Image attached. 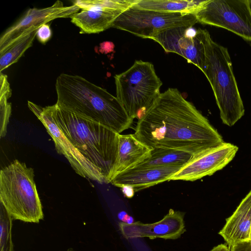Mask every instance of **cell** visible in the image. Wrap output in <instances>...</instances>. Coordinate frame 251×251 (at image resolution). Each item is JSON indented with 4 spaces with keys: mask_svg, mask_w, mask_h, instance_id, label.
<instances>
[{
    "mask_svg": "<svg viewBox=\"0 0 251 251\" xmlns=\"http://www.w3.org/2000/svg\"><path fill=\"white\" fill-rule=\"evenodd\" d=\"M193 156V154L183 151L155 148L151 150L150 157L137 166L181 168L186 164Z\"/></svg>",
    "mask_w": 251,
    "mask_h": 251,
    "instance_id": "d6986e66",
    "label": "cell"
},
{
    "mask_svg": "<svg viewBox=\"0 0 251 251\" xmlns=\"http://www.w3.org/2000/svg\"><path fill=\"white\" fill-rule=\"evenodd\" d=\"M251 4V0H250Z\"/></svg>",
    "mask_w": 251,
    "mask_h": 251,
    "instance_id": "f1b7e54d",
    "label": "cell"
},
{
    "mask_svg": "<svg viewBox=\"0 0 251 251\" xmlns=\"http://www.w3.org/2000/svg\"><path fill=\"white\" fill-rule=\"evenodd\" d=\"M206 30L193 26H180L168 29L151 38L165 52H174L184 57L202 71L205 60L204 40Z\"/></svg>",
    "mask_w": 251,
    "mask_h": 251,
    "instance_id": "7c38bea8",
    "label": "cell"
},
{
    "mask_svg": "<svg viewBox=\"0 0 251 251\" xmlns=\"http://www.w3.org/2000/svg\"><path fill=\"white\" fill-rule=\"evenodd\" d=\"M228 247L229 251H251V241L238 243Z\"/></svg>",
    "mask_w": 251,
    "mask_h": 251,
    "instance_id": "cb8c5ba5",
    "label": "cell"
},
{
    "mask_svg": "<svg viewBox=\"0 0 251 251\" xmlns=\"http://www.w3.org/2000/svg\"><path fill=\"white\" fill-rule=\"evenodd\" d=\"M152 149L138 140L133 134H119L117 158L106 183H110L118 174L134 168L149 158Z\"/></svg>",
    "mask_w": 251,
    "mask_h": 251,
    "instance_id": "2e32d148",
    "label": "cell"
},
{
    "mask_svg": "<svg viewBox=\"0 0 251 251\" xmlns=\"http://www.w3.org/2000/svg\"><path fill=\"white\" fill-rule=\"evenodd\" d=\"M34 171L15 160L0 173V201L13 220L39 223L44 219Z\"/></svg>",
    "mask_w": 251,
    "mask_h": 251,
    "instance_id": "5b68a950",
    "label": "cell"
},
{
    "mask_svg": "<svg viewBox=\"0 0 251 251\" xmlns=\"http://www.w3.org/2000/svg\"><path fill=\"white\" fill-rule=\"evenodd\" d=\"M1 203L0 204V251H14L12 240V220Z\"/></svg>",
    "mask_w": 251,
    "mask_h": 251,
    "instance_id": "7402d4cb",
    "label": "cell"
},
{
    "mask_svg": "<svg viewBox=\"0 0 251 251\" xmlns=\"http://www.w3.org/2000/svg\"><path fill=\"white\" fill-rule=\"evenodd\" d=\"M202 72L214 92L222 122L233 126L244 115L245 108L227 48L214 42L206 30Z\"/></svg>",
    "mask_w": 251,
    "mask_h": 251,
    "instance_id": "277c9868",
    "label": "cell"
},
{
    "mask_svg": "<svg viewBox=\"0 0 251 251\" xmlns=\"http://www.w3.org/2000/svg\"><path fill=\"white\" fill-rule=\"evenodd\" d=\"M0 137H2L6 134L11 113V104L8 100L11 96L12 91L7 75L2 73L0 74Z\"/></svg>",
    "mask_w": 251,
    "mask_h": 251,
    "instance_id": "44dd1931",
    "label": "cell"
},
{
    "mask_svg": "<svg viewBox=\"0 0 251 251\" xmlns=\"http://www.w3.org/2000/svg\"><path fill=\"white\" fill-rule=\"evenodd\" d=\"M210 251H229V248L226 244H222L214 247Z\"/></svg>",
    "mask_w": 251,
    "mask_h": 251,
    "instance_id": "4316f807",
    "label": "cell"
},
{
    "mask_svg": "<svg viewBox=\"0 0 251 251\" xmlns=\"http://www.w3.org/2000/svg\"><path fill=\"white\" fill-rule=\"evenodd\" d=\"M121 189L123 194L127 198H131L134 195L135 191L133 188L130 186H124Z\"/></svg>",
    "mask_w": 251,
    "mask_h": 251,
    "instance_id": "d4e9b609",
    "label": "cell"
},
{
    "mask_svg": "<svg viewBox=\"0 0 251 251\" xmlns=\"http://www.w3.org/2000/svg\"><path fill=\"white\" fill-rule=\"evenodd\" d=\"M27 103L52 138L57 152L66 157L75 171L83 177L105 183L100 171L82 155L57 126L48 106L43 107L29 101Z\"/></svg>",
    "mask_w": 251,
    "mask_h": 251,
    "instance_id": "30bf717a",
    "label": "cell"
},
{
    "mask_svg": "<svg viewBox=\"0 0 251 251\" xmlns=\"http://www.w3.org/2000/svg\"><path fill=\"white\" fill-rule=\"evenodd\" d=\"M219 234L228 246L251 241V190L226 219Z\"/></svg>",
    "mask_w": 251,
    "mask_h": 251,
    "instance_id": "e0dca14e",
    "label": "cell"
},
{
    "mask_svg": "<svg viewBox=\"0 0 251 251\" xmlns=\"http://www.w3.org/2000/svg\"><path fill=\"white\" fill-rule=\"evenodd\" d=\"M80 9L76 4L64 6L57 0L49 7L28 9L24 15L8 27L0 38V55L25 35L38 29L42 25L60 18H71Z\"/></svg>",
    "mask_w": 251,
    "mask_h": 251,
    "instance_id": "8fae6325",
    "label": "cell"
},
{
    "mask_svg": "<svg viewBox=\"0 0 251 251\" xmlns=\"http://www.w3.org/2000/svg\"><path fill=\"white\" fill-rule=\"evenodd\" d=\"M135 137L151 148L198 154L225 142L218 131L176 88L160 93L138 120Z\"/></svg>",
    "mask_w": 251,
    "mask_h": 251,
    "instance_id": "6da1fadb",
    "label": "cell"
},
{
    "mask_svg": "<svg viewBox=\"0 0 251 251\" xmlns=\"http://www.w3.org/2000/svg\"><path fill=\"white\" fill-rule=\"evenodd\" d=\"M56 125L71 143L101 172L107 183L116 161L119 134L100 124L48 106Z\"/></svg>",
    "mask_w": 251,
    "mask_h": 251,
    "instance_id": "3957f363",
    "label": "cell"
},
{
    "mask_svg": "<svg viewBox=\"0 0 251 251\" xmlns=\"http://www.w3.org/2000/svg\"><path fill=\"white\" fill-rule=\"evenodd\" d=\"M114 77L116 98L133 119H140L160 94L163 83L151 62L136 60Z\"/></svg>",
    "mask_w": 251,
    "mask_h": 251,
    "instance_id": "8992f818",
    "label": "cell"
},
{
    "mask_svg": "<svg viewBox=\"0 0 251 251\" xmlns=\"http://www.w3.org/2000/svg\"><path fill=\"white\" fill-rule=\"evenodd\" d=\"M67 251H75L73 249L69 248Z\"/></svg>",
    "mask_w": 251,
    "mask_h": 251,
    "instance_id": "83f0119b",
    "label": "cell"
},
{
    "mask_svg": "<svg viewBox=\"0 0 251 251\" xmlns=\"http://www.w3.org/2000/svg\"><path fill=\"white\" fill-rule=\"evenodd\" d=\"M180 168L178 167L136 166L118 174L110 183L120 188L130 186L136 192L169 181L170 178Z\"/></svg>",
    "mask_w": 251,
    "mask_h": 251,
    "instance_id": "9a60e30c",
    "label": "cell"
},
{
    "mask_svg": "<svg viewBox=\"0 0 251 251\" xmlns=\"http://www.w3.org/2000/svg\"><path fill=\"white\" fill-rule=\"evenodd\" d=\"M198 22L195 14L143 10L132 6L116 19L112 27L151 39L168 29L193 26Z\"/></svg>",
    "mask_w": 251,
    "mask_h": 251,
    "instance_id": "52a82bcc",
    "label": "cell"
},
{
    "mask_svg": "<svg viewBox=\"0 0 251 251\" xmlns=\"http://www.w3.org/2000/svg\"><path fill=\"white\" fill-rule=\"evenodd\" d=\"M56 104L62 109L100 124L120 134L133 120L118 99L84 77L66 74L56 79Z\"/></svg>",
    "mask_w": 251,
    "mask_h": 251,
    "instance_id": "7a4b0ae2",
    "label": "cell"
},
{
    "mask_svg": "<svg viewBox=\"0 0 251 251\" xmlns=\"http://www.w3.org/2000/svg\"><path fill=\"white\" fill-rule=\"evenodd\" d=\"M118 218L127 224H131L134 222L133 219L131 216L127 215L125 212L122 211L118 214Z\"/></svg>",
    "mask_w": 251,
    "mask_h": 251,
    "instance_id": "484cf974",
    "label": "cell"
},
{
    "mask_svg": "<svg viewBox=\"0 0 251 251\" xmlns=\"http://www.w3.org/2000/svg\"><path fill=\"white\" fill-rule=\"evenodd\" d=\"M201 24L226 29L251 45L249 0H206L195 14Z\"/></svg>",
    "mask_w": 251,
    "mask_h": 251,
    "instance_id": "ba28073f",
    "label": "cell"
},
{
    "mask_svg": "<svg viewBox=\"0 0 251 251\" xmlns=\"http://www.w3.org/2000/svg\"><path fill=\"white\" fill-rule=\"evenodd\" d=\"M184 216L183 212L170 209L168 213L158 222L151 224L139 221L131 224L121 222L119 227L123 236L127 240L143 237L175 240L186 231Z\"/></svg>",
    "mask_w": 251,
    "mask_h": 251,
    "instance_id": "5bb4252c",
    "label": "cell"
},
{
    "mask_svg": "<svg viewBox=\"0 0 251 251\" xmlns=\"http://www.w3.org/2000/svg\"><path fill=\"white\" fill-rule=\"evenodd\" d=\"M51 35L50 25L47 23L42 25L37 30V38L42 44H45L50 39Z\"/></svg>",
    "mask_w": 251,
    "mask_h": 251,
    "instance_id": "603a6c76",
    "label": "cell"
},
{
    "mask_svg": "<svg viewBox=\"0 0 251 251\" xmlns=\"http://www.w3.org/2000/svg\"><path fill=\"white\" fill-rule=\"evenodd\" d=\"M205 0H138L133 5L143 10L195 14Z\"/></svg>",
    "mask_w": 251,
    "mask_h": 251,
    "instance_id": "ac0fdd59",
    "label": "cell"
},
{
    "mask_svg": "<svg viewBox=\"0 0 251 251\" xmlns=\"http://www.w3.org/2000/svg\"><path fill=\"white\" fill-rule=\"evenodd\" d=\"M138 0H77L81 10L71 17L80 33H97L112 27L116 19Z\"/></svg>",
    "mask_w": 251,
    "mask_h": 251,
    "instance_id": "9c48e42d",
    "label": "cell"
},
{
    "mask_svg": "<svg viewBox=\"0 0 251 251\" xmlns=\"http://www.w3.org/2000/svg\"><path fill=\"white\" fill-rule=\"evenodd\" d=\"M238 150L237 146L226 142L207 150L194 155L186 164L170 178L169 180L193 181L211 176L231 161Z\"/></svg>",
    "mask_w": 251,
    "mask_h": 251,
    "instance_id": "4fadbf2b",
    "label": "cell"
},
{
    "mask_svg": "<svg viewBox=\"0 0 251 251\" xmlns=\"http://www.w3.org/2000/svg\"><path fill=\"white\" fill-rule=\"evenodd\" d=\"M37 30V29L18 40L0 55V73L16 63L25 52L32 45V43L36 36Z\"/></svg>",
    "mask_w": 251,
    "mask_h": 251,
    "instance_id": "ffe728a7",
    "label": "cell"
}]
</instances>
